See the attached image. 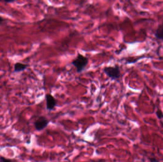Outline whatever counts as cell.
I'll return each instance as SVG.
<instances>
[{
    "mask_svg": "<svg viewBox=\"0 0 163 162\" xmlns=\"http://www.w3.org/2000/svg\"><path fill=\"white\" fill-rule=\"evenodd\" d=\"M0 162H14L12 160L6 158L4 156H0Z\"/></svg>",
    "mask_w": 163,
    "mask_h": 162,
    "instance_id": "52a82bcc",
    "label": "cell"
},
{
    "mask_svg": "<svg viewBox=\"0 0 163 162\" xmlns=\"http://www.w3.org/2000/svg\"><path fill=\"white\" fill-rule=\"evenodd\" d=\"M46 100V109L49 111L54 110L57 104L56 99L50 93H47L45 96Z\"/></svg>",
    "mask_w": 163,
    "mask_h": 162,
    "instance_id": "277c9868",
    "label": "cell"
},
{
    "mask_svg": "<svg viewBox=\"0 0 163 162\" xmlns=\"http://www.w3.org/2000/svg\"><path fill=\"white\" fill-rule=\"evenodd\" d=\"M103 72L112 80H118L121 77V71L118 65L106 66L103 68Z\"/></svg>",
    "mask_w": 163,
    "mask_h": 162,
    "instance_id": "7a4b0ae2",
    "label": "cell"
},
{
    "mask_svg": "<svg viewBox=\"0 0 163 162\" xmlns=\"http://www.w3.org/2000/svg\"><path fill=\"white\" fill-rule=\"evenodd\" d=\"M4 19L0 16V25L3 24V22H4Z\"/></svg>",
    "mask_w": 163,
    "mask_h": 162,
    "instance_id": "30bf717a",
    "label": "cell"
},
{
    "mask_svg": "<svg viewBox=\"0 0 163 162\" xmlns=\"http://www.w3.org/2000/svg\"><path fill=\"white\" fill-rule=\"evenodd\" d=\"M156 115L157 117L159 118V119H162L163 118V113L161 110H158L156 112Z\"/></svg>",
    "mask_w": 163,
    "mask_h": 162,
    "instance_id": "ba28073f",
    "label": "cell"
},
{
    "mask_svg": "<svg viewBox=\"0 0 163 162\" xmlns=\"http://www.w3.org/2000/svg\"><path fill=\"white\" fill-rule=\"evenodd\" d=\"M154 35L157 39L163 40V23L158 26V28L155 31Z\"/></svg>",
    "mask_w": 163,
    "mask_h": 162,
    "instance_id": "8992f818",
    "label": "cell"
},
{
    "mask_svg": "<svg viewBox=\"0 0 163 162\" xmlns=\"http://www.w3.org/2000/svg\"><path fill=\"white\" fill-rule=\"evenodd\" d=\"M49 123V120L46 117L40 116L34 122V126L36 130L41 131L46 128Z\"/></svg>",
    "mask_w": 163,
    "mask_h": 162,
    "instance_id": "3957f363",
    "label": "cell"
},
{
    "mask_svg": "<svg viewBox=\"0 0 163 162\" xmlns=\"http://www.w3.org/2000/svg\"><path fill=\"white\" fill-rule=\"evenodd\" d=\"M29 67V65L22 63L21 62H17L14 65V72H21L26 70Z\"/></svg>",
    "mask_w": 163,
    "mask_h": 162,
    "instance_id": "5b68a950",
    "label": "cell"
},
{
    "mask_svg": "<svg viewBox=\"0 0 163 162\" xmlns=\"http://www.w3.org/2000/svg\"><path fill=\"white\" fill-rule=\"evenodd\" d=\"M16 1L14 0H11V1H4V3H8V4H11V3H13Z\"/></svg>",
    "mask_w": 163,
    "mask_h": 162,
    "instance_id": "9c48e42d",
    "label": "cell"
},
{
    "mask_svg": "<svg viewBox=\"0 0 163 162\" xmlns=\"http://www.w3.org/2000/svg\"><path fill=\"white\" fill-rule=\"evenodd\" d=\"M89 62L88 57L78 52L75 58L72 61L71 64L76 68L77 73H81L85 70Z\"/></svg>",
    "mask_w": 163,
    "mask_h": 162,
    "instance_id": "6da1fadb",
    "label": "cell"
}]
</instances>
